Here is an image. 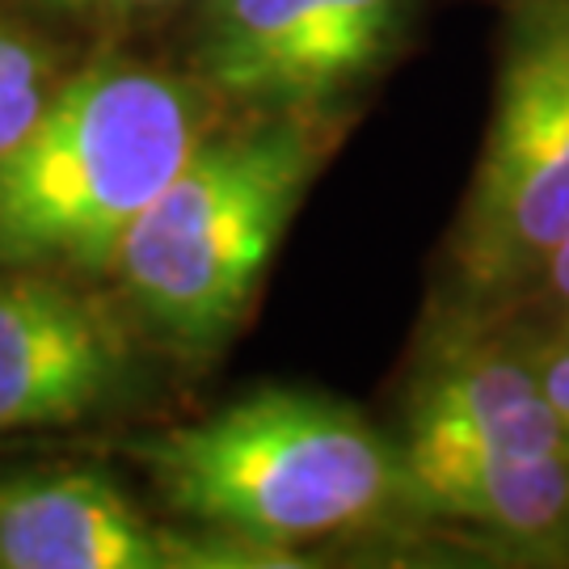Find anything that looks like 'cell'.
Segmentation results:
<instances>
[{
  "label": "cell",
  "mask_w": 569,
  "mask_h": 569,
  "mask_svg": "<svg viewBox=\"0 0 569 569\" xmlns=\"http://www.w3.org/2000/svg\"><path fill=\"white\" fill-rule=\"evenodd\" d=\"M326 148L305 110L203 136L122 237L114 266L131 305L186 359L216 355L241 326Z\"/></svg>",
  "instance_id": "cell-3"
},
{
  "label": "cell",
  "mask_w": 569,
  "mask_h": 569,
  "mask_svg": "<svg viewBox=\"0 0 569 569\" xmlns=\"http://www.w3.org/2000/svg\"><path fill=\"white\" fill-rule=\"evenodd\" d=\"M406 439L498 451H566L523 333H456L430 346L409 388Z\"/></svg>",
  "instance_id": "cell-9"
},
{
  "label": "cell",
  "mask_w": 569,
  "mask_h": 569,
  "mask_svg": "<svg viewBox=\"0 0 569 569\" xmlns=\"http://www.w3.org/2000/svg\"><path fill=\"white\" fill-rule=\"evenodd\" d=\"M569 237V0L510 18L481 161L451 232V283L468 308L536 287Z\"/></svg>",
  "instance_id": "cell-4"
},
{
  "label": "cell",
  "mask_w": 569,
  "mask_h": 569,
  "mask_svg": "<svg viewBox=\"0 0 569 569\" xmlns=\"http://www.w3.org/2000/svg\"><path fill=\"white\" fill-rule=\"evenodd\" d=\"M536 291L545 296V305L552 312H566L569 308V237L552 249V258L545 262L540 279H536Z\"/></svg>",
  "instance_id": "cell-13"
},
{
  "label": "cell",
  "mask_w": 569,
  "mask_h": 569,
  "mask_svg": "<svg viewBox=\"0 0 569 569\" xmlns=\"http://www.w3.org/2000/svg\"><path fill=\"white\" fill-rule=\"evenodd\" d=\"M60 13H72V18H98V21H136V18H152L178 0H42Z\"/></svg>",
  "instance_id": "cell-12"
},
{
  "label": "cell",
  "mask_w": 569,
  "mask_h": 569,
  "mask_svg": "<svg viewBox=\"0 0 569 569\" xmlns=\"http://www.w3.org/2000/svg\"><path fill=\"white\" fill-rule=\"evenodd\" d=\"M199 140L203 98L190 81L143 63L81 72L0 157V266H114Z\"/></svg>",
  "instance_id": "cell-2"
},
{
  "label": "cell",
  "mask_w": 569,
  "mask_h": 569,
  "mask_svg": "<svg viewBox=\"0 0 569 569\" xmlns=\"http://www.w3.org/2000/svg\"><path fill=\"white\" fill-rule=\"evenodd\" d=\"M552 329H557V333H561V342L569 346V308L566 312H552V321H549Z\"/></svg>",
  "instance_id": "cell-14"
},
{
  "label": "cell",
  "mask_w": 569,
  "mask_h": 569,
  "mask_svg": "<svg viewBox=\"0 0 569 569\" xmlns=\"http://www.w3.org/2000/svg\"><path fill=\"white\" fill-rule=\"evenodd\" d=\"M401 498L523 552L569 561V456L406 439Z\"/></svg>",
  "instance_id": "cell-8"
},
{
  "label": "cell",
  "mask_w": 569,
  "mask_h": 569,
  "mask_svg": "<svg viewBox=\"0 0 569 569\" xmlns=\"http://www.w3.org/2000/svg\"><path fill=\"white\" fill-rule=\"evenodd\" d=\"M51 102V68L39 42L0 26V157L13 152Z\"/></svg>",
  "instance_id": "cell-10"
},
{
  "label": "cell",
  "mask_w": 569,
  "mask_h": 569,
  "mask_svg": "<svg viewBox=\"0 0 569 569\" xmlns=\"http://www.w3.org/2000/svg\"><path fill=\"white\" fill-rule=\"evenodd\" d=\"M523 342H528V355L536 363V376H540V388L549 397L552 418H557V430H561V443H566L569 456V346L561 342V333L552 326L523 333Z\"/></svg>",
  "instance_id": "cell-11"
},
{
  "label": "cell",
  "mask_w": 569,
  "mask_h": 569,
  "mask_svg": "<svg viewBox=\"0 0 569 569\" xmlns=\"http://www.w3.org/2000/svg\"><path fill=\"white\" fill-rule=\"evenodd\" d=\"M409 0H211L199 81L258 110H317L376 72Z\"/></svg>",
  "instance_id": "cell-5"
},
{
  "label": "cell",
  "mask_w": 569,
  "mask_h": 569,
  "mask_svg": "<svg viewBox=\"0 0 569 569\" xmlns=\"http://www.w3.org/2000/svg\"><path fill=\"white\" fill-rule=\"evenodd\" d=\"M164 507L244 549H291L401 498V451L350 406L258 388L194 427L140 443Z\"/></svg>",
  "instance_id": "cell-1"
},
{
  "label": "cell",
  "mask_w": 569,
  "mask_h": 569,
  "mask_svg": "<svg viewBox=\"0 0 569 569\" xmlns=\"http://www.w3.org/2000/svg\"><path fill=\"white\" fill-rule=\"evenodd\" d=\"M127 385V346L84 296L0 283V435L81 422Z\"/></svg>",
  "instance_id": "cell-6"
},
{
  "label": "cell",
  "mask_w": 569,
  "mask_h": 569,
  "mask_svg": "<svg viewBox=\"0 0 569 569\" xmlns=\"http://www.w3.org/2000/svg\"><path fill=\"white\" fill-rule=\"evenodd\" d=\"M237 540H178L152 528L102 472H39L0 481V569H169L211 566Z\"/></svg>",
  "instance_id": "cell-7"
},
{
  "label": "cell",
  "mask_w": 569,
  "mask_h": 569,
  "mask_svg": "<svg viewBox=\"0 0 569 569\" xmlns=\"http://www.w3.org/2000/svg\"><path fill=\"white\" fill-rule=\"evenodd\" d=\"M203 4H211V0H203Z\"/></svg>",
  "instance_id": "cell-15"
}]
</instances>
